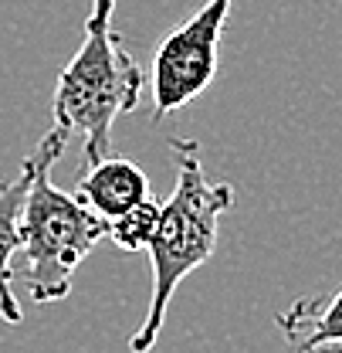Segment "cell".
<instances>
[{"label": "cell", "mask_w": 342, "mask_h": 353, "mask_svg": "<svg viewBox=\"0 0 342 353\" xmlns=\"http://www.w3.org/2000/svg\"><path fill=\"white\" fill-rule=\"evenodd\" d=\"M167 146L176 160V187L170 201L160 204V228L146 248L153 259V296L146 319L129 340V353L153 350L176 285L214 255L220 218L234 208V187L207 180L200 167V146L193 139L173 136Z\"/></svg>", "instance_id": "cell-1"}, {"label": "cell", "mask_w": 342, "mask_h": 353, "mask_svg": "<svg viewBox=\"0 0 342 353\" xmlns=\"http://www.w3.org/2000/svg\"><path fill=\"white\" fill-rule=\"evenodd\" d=\"M156 228H160V204L153 197H146L136 208H129L126 214L109 221V238L122 252H146L153 234H156Z\"/></svg>", "instance_id": "cell-8"}, {"label": "cell", "mask_w": 342, "mask_h": 353, "mask_svg": "<svg viewBox=\"0 0 342 353\" xmlns=\"http://www.w3.org/2000/svg\"><path fill=\"white\" fill-rule=\"evenodd\" d=\"M288 347H308L322 340H342V289L332 296H305L278 312Z\"/></svg>", "instance_id": "cell-7"}, {"label": "cell", "mask_w": 342, "mask_h": 353, "mask_svg": "<svg viewBox=\"0 0 342 353\" xmlns=\"http://www.w3.org/2000/svg\"><path fill=\"white\" fill-rule=\"evenodd\" d=\"M234 0H207L183 24L163 34L153 51V123L183 109L214 82L220 68V38Z\"/></svg>", "instance_id": "cell-4"}, {"label": "cell", "mask_w": 342, "mask_h": 353, "mask_svg": "<svg viewBox=\"0 0 342 353\" xmlns=\"http://www.w3.org/2000/svg\"><path fill=\"white\" fill-rule=\"evenodd\" d=\"M72 132L51 126L38 150L28 157L31 187L21 211V252L24 265L14 272L34 303H58L72 292L75 272L109 234V221L85 208L75 194L54 187L51 167L61 160Z\"/></svg>", "instance_id": "cell-2"}, {"label": "cell", "mask_w": 342, "mask_h": 353, "mask_svg": "<svg viewBox=\"0 0 342 353\" xmlns=\"http://www.w3.org/2000/svg\"><path fill=\"white\" fill-rule=\"evenodd\" d=\"M116 0H92L85 34L75 58L58 75L51 112L54 126L82 136L85 163H98L112 150V126L142 99L146 68L132 58L112 28Z\"/></svg>", "instance_id": "cell-3"}, {"label": "cell", "mask_w": 342, "mask_h": 353, "mask_svg": "<svg viewBox=\"0 0 342 353\" xmlns=\"http://www.w3.org/2000/svg\"><path fill=\"white\" fill-rule=\"evenodd\" d=\"M292 353H342V340H322L308 347H292Z\"/></svg>", "instance_id": "cell-9"}, {"label": "cell", "mask_w": 342, "mask_h": 353, "mask_svg": "<svg viewBox=\"0 0 342 353\" xmlns=\"http://www.w3.org/2000/svg\"><path fill=\"white\" fill-rule=\"evenodd\" d=\"M75 197L85 208H92L98 218L112 221L149 197V176L139 163L109 153L98 163H88V170L78 176Z\"/></svg>", "instance_id": "cell-5"}, {"label": "cell", "mask_w": 342, "mask_h": 353, "mask_svg": "<svg viewBox=\"0 0 342 353\" xmlns=\"http://www.w3.org/2000/svg\"><path fill=\"white\" fill-rule=\"evenodd\" d=\"M31 187V167L24 160L21 174L0 180V319L7 326H17L24 319L21 303L14 296V255L21 252V211Z\"/></svg>", "instance_id": "cell-6"}]
</instances>
